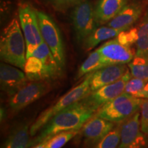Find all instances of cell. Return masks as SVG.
<instances>
[{
  "instance_id": "1",
  "label": "cell",
  "mask_w": 148,
  "mask_h": 148,
  "mask_svg": "<svg viewBox=\"0 0 148 148\" xmlns=\"http://www.w3.org/2000/svg\"><path fill=\"white\" fill-rule=\"evenodd\" d=\"M96 112L84 99L73 103L53 116L39 131L38 136L32 140L31 146L45 141L59 132L79 130Z\"/></svg>"
},
{
  "instance_id": "2",
  "label": "cell",
  "mask_w": 148,
  "mask_h": 148,
  "mask_svg": "<svg viewBox=\"0 0 148 148\" xmlns=\"http://www.w3.org/2000/svg\"><path fill=\"white\" fill-rule=\"evenodd\" d=\"M1 60L22 70L26 62V42L16 18H12L2 30L0 38Z\"/></svg>"
},
{
  "instance_id": "3",
  "label": "cell",
  "mask_w": 148,
  "mask_h": 148,
  "mask_svg": "<svg viewBox=\"0 0 148 148\" xmlns=\"http://www.w3.org/2000/svg\"><path fill=\"white\" fill-rule=\"evenodd\" d=\"M92 73L86 75V77L82 82L62 96L54 104L51 105L50 107L42 111L29 127L31 136H35L42 128V127L59 112L73 103L82 100L89 95L91 92L90 77Z\"/></svg>"
},
{
  "instance_id": "4",
  "label": "cell",
  "mask_w": 148,
  "mask_h": 148,
  "mask_svg": "<svg viewBox=\"0 0 148 148\" xmlns=\"http://www.w3.org/2000/svg\"><path fill=\"white\" fill-rule=\"evenodd\" d=\"M142 100L123 92L101 106L95 115L113 123H121L140 110Z\"/></svg>"
},
{
  "instance_id": "5",
  "label": "cell",
  "mask_w": 148,
  "mask_h": 148,
  "mask_svg": "<svg viewBox=\"0 0 148 148\" xmlns=\"http://www.w3.org/2000/svg\"><path fill=\"white\" fill-rule=\"evenodd\" d=\"M42 39L49 47L60 67L65 66V49L60 29L55 21L42 11H36Z\"/></svg>"
},
{
  "instance_id": "6",
  "label": "cell",
  "mask_w": 148,
  "mask_h": 148,
  "mask_svg": "<svg viewBox=\"0 0 148 148\" xmlns=\"http://www.w3.org/2000/svg\"><path fill=\"white\" fill-rule=\"evenodd\" d=\"M18 17L26 42V58L31 56L35 49L43 42L36 11L27 3L18 8Z\"/></svg>"
},
{
  "instance_id": "7",
  "label": "cell",
  "mask_w": 148,
  "mask_h": 148,
  "mask_svg": "<svg viewBox=\"0 0 148 148\" xmlns=\"http://www.w3.org/2000/svg\"><path fill=\"white\" fill-rule=\"evenodd\" d=\"M71 19L75 38L79 42H83L85 38L97 28L98 25L95 18V7L88 0L74 6Z\"/></svg>"
},
{
  "instance_id": "8",
  "label": "cell",
  "mask_w": 148,
  "mask_h": 148,
  "mask_svg": "<svg viewBox=\"0 0 148 148\" xmlns=\"http://www.w3.org/2000/svg\"><path fill=\"white\" fill-rule=\"evenodd\" d=\"M119 148H146L148 137L142 132L140 124V112L121 123Z\"/></svg>"
},
{
  "instance_id": "9",
  "label": "cell",
  "mask_w": 148,
  "mask_h": 148,
  "mask_svg": "<svg viewBox=\"0 0 148 148\" xmlns=\"http://www.w3.org/2000/svg\"><path fill=\"white\" fill-rule=\"evenodd\" d=\"M48 81H30L9 99V106L13 111H18L38 100L50 90Z\"/></svg>"
},
{
  "instance_id": "10",
  "label": "cell",
  "mask_w": 148,
  "mask_h": 148,
  "mask_svg": "<svg viewBox=\"0 0 148 148\" xmlns=\"http://www.w3.org/2000/svg\"><path fill=\"white\" fill-rule=\"evenodd\" d=\"M132 77L131 73L128 71L116 82L103 86L99 89L91 92L87 97L84 98V100L97 110L106 103L123 93L125 84Z\"/></svg>"
},
{
  "instance_id": "11",
  "label": "cell",
  "mask_w": 148,
  "mask_h": 148,
  "mask_svg": "<svg viewBox=\"0 0 148 148\" xmlns=\"http://www.w3.org/2000/svg\"><path fill=\"white\" fill-rule=\"evenodd\" d=\"M97 49L108 66L129 63L136 53L132 47L123 45L116 38L106 42Z\"/></svg>"
},
{
  "instance_id": "12",
  "label": "cell",
  "mask_w": 148,
  "mask_h": 148,
  "mask_svg": "<svg viewBox=\"0 0 148 148\" xmlns=\"http://www.w3.org/2000/svg\"><path fill=\"white\" fill-rule=\"evenodd\" d=\"M27 80L25 73L19 68L5 62L0 64L1 89L10 97L25 86Z\"/></svg>"
},
{
  "instance_id": "13",
  "label": "cell",
  "mask_w": 148,
  "mask_h": 148,
  "mask_svg": "<svg viewBox=\"0 0 148 148\" xmlns=\"http://www.w3.org/2000/svg\"><path fill=\"white\" fill-rule=\"evenodd\" d=\"M113 122L94 115L83 125L82 134L88 148H95L100 140L114 128Z\"/></svg>"
},
{
  "instance_id": "14",
  "label": "cell",
  "mask_w": 148,
  "mask_h": 148,
  "mask_svg": "<svg viewBox=\"0 0 148 148\" xmlns=\"http://www.w3.org/2000/svg\"><path fill=\"white\" fill-rule=\"evenodd\" d=\"M128 71L129 67H127L126 64H120L108 65L92 72L90 77L91 92L103 86L116 82Z\"/></svg>"
},
{
  "instance_id": "15",
  "label": "cell",
  "mask_w": 148,
  "mask_h": 148,
  "mask_svg": "<svg viewBox=\"0 0 148 148\" xmlns=\"http://www.w3.org/2000/svg\"><path fill=\"white\" fill-rule=\"evenodd\" d=\"M143 10V5L140 2L130 3L123 7L107 25L120 30L128 29L138 21Z\"/></svg>"
},
{
  "instance_id": "16",
  "label": "cell",
  "mask_w": 148,
  "mask_h": 148,
  "mask_svg": "<svg viewBox=\"0 0 148 148\" xmlns=\"http://www.w3.org/2000/svg\"><path fill=\"white\" fill-rule=\"evenodd\" d=\"M32 56L38 58L43 63L46 80L56 79L62 73V69L58 65L52 53L45 42H42L35 49Z\"/></svg>"
},
{
  "instance_id": "17",
  "label": "cell",
  "mask_w": 148,
  "mask_h": 148,
  "mask_svg": "<svg viewBox=\"0 0 148 148\" xmlns=\"http://www.w3.org/2000/svg\"><path fill=\"white\" fill-rule=\"evenodd\" d=\"M127 3V0H98L95 7L97 23H108Z\"/></svg>"
},
{
  "instance_id": "18",
  "label": "cell",
  "mask_w": 148,
  "mask_h": 148,
  "mask_svg": "<svg viewBox=\"0 0 148 148\" xmlns=\"http://www.w3.org/2000/svg\"><path fill=\"white\" fill-rule=\"evenodd\" d=\"M31 136L28 125H19L9 134L1 148H29L32 143Z\"/></svg>"
},
{
  "instance_id": "19",
  "label": "cell",
  "mask_w": 148,
  "mask_h": 148,
  "mask_svg": "<svg viewBox=\"0 0 148 148\" xmlns=\"http://www.w3.org/2000/svg\"><path fill=\"white\" fill-rule=\"evenodd\" d=\"M121 32L122 30L114 29L108 25L97 27L85 38L82 42L83 47L86 51L91 50L101 42L114 38Z\"/></svg>"
},
{
  "instance_id": "20",
  "label": "cell",
  "mask_w": 148,
  "mask_h": 148,
  "mask_svg": "<svg viewBox=\"0 0 148 148\" xmlns=\"http://www.w3.org/2000/svg\"><path fill=\"white\" fill-rule=\"evenodd\" d=\"M138 38L136 42V56L148 58V8L136 27Z\"/></svg>"
},
{
  "instance_id": "21",
  "label": "cell",
  "mask_w": 148,
  "mask_h": 148,
  "mask_svg": "<svg viewBox=\"0 0 148 148\" xmlns=\"http://www.w3.org/2000/svg\"><path fill=\"white\" fill-rule=\"evenodd\" d=\"M107 64L101 56L97 49L88 55L87 58L84 61V62L79 66L78 71L77 73L76 79L87 75L88 73L95 72L101 68L107 66Z\"/></svg>"
},
{
  "instance_id": "22",
  "label": "cell",
  "mask_w": 148,
  "mask_h": 148,
  "mask_svg": "<svg viewBox=\"0 0 148 148\" xmlns=\"http://www.w3.org/2000/svg\"><path fill=\"white\" fill-rule=\"evenodd\" d=\"M23 71L29 81H47L43 63L36 56H31L26 59Z\"/></svg>"
},
{
  "instance_id": "23",
  "label": "cell",
  "mask_w": 148,
  "mask_h": 148,
  "mask_svg": "<svg viewBox=\"0 0 148 148\" xmlns=\"http://www.w3.org/2000/svg\"><path fill=\"white\" fill-rule=\"evenodd\" d=\"M148 79L132 77L127 81L124 92L140 99H148V91L145 90V86Z\"/></svg>"
},
{
  "instance_id": "24",
  "label": "cell",
  "mask_w": 148,
  "mask_h": 148,
  "mask_svg": "<svg viewBox=\"0 0 148 148\" xmlns=\"http://www.w3.org/2000/svg\"><path fill=\"white\" fill-rule=\"evenodd\" d=\"M128 67L132 77L148 79V58L135 55Z\"/></svg>"
},
{
  "instance_id": "25",
  "label": "cell",
  "mask_w": 148,
  "mask_h": 148,
  "mask_svg": "<svg viewBox=\"0 0 148 148\" xmlns=\"http://www.w3.org/2000/svg\"><path fill=\"white\" fill-rule=\"evenodd\" d=\"M79 130L64 131L53 135L45 140L46 148H62L65 144L79 133Z\"/></svg>"
},
{
  "instance_id": "26",
  "label": "cell",
  "mask_w": 148,
  "mask_h": 148,
  "mask_svg": "<svg viewBox=\"0 0 148 148\" xmlns=\"http://www.w3.org/2000/svg\"><path fill=\"white\" fill-rule=\"evenodd\" d=\"M120 126L119 125L114 127L106 136L98 143L95 148H119L120 143Z\"/></svg>"
},
{
  "instance_id": "27",
  "label": "cell",
  "mask_w": 148,
  "mask_h": 148,
  "mask_svg": "<svg viewBox=\"0 0 148 148\" xmlns=\"http://www.w3.org/2000/svg\"><path fill=\"white\" fill-rule=\"evenodd\" d=\"M116 38L118 41L123 45L131 47L134 44H136V41H137V28L133 27V28L122 31L116 36Z\"/></svg>"
},
{
  "instance_id": "28",
  "label": "cell",
  "mask_w": 148,
  "mask_h": 148,
  "mask_svg": "<svg viewBox=\"0 0 148 148\" xmlns=\"http://www.w3.org/2000/svg\"><path fill=\"white\" fill-rule=\"evenodd\" d=\"M140 124L142 132L148 137V99H143L140 104Z\"/></svg>"
},
{
  "instance_id": "29",
  "label": "cell",
  "mask_w": 148,
  "mask_h": 148,
  "mask_svg": "<svg viewBox=\"0 0 148 148\" xmlns=\"http://www.w3.org/2000/svg\"><path fill=\"white\" fill-rule=\"evenodd\" d=\"M85 0H48L49 3L57 10H65L70 7L75 6Z\"/></svg>"
},
{
  "instance_id": "30",
  "label": "cell",
  "mask_w": 148,
  "mask_h": 148,
  "mask_svg": "<svg viewBox=\"0 0 148 148\" xmlns=\"http://www.w3.org/2000/svg\"><path fill=\"white\" fill-rule=\"evenodd\" d=\"M32 148H46L45 141H42L41 143L37 144V145L33 146Z\"/></svg>"
},
{
  "instance_id": "31",
  "label": "cell",
  "mask_w": 148,
  "mask_h": 148,
  "mask_svg": "<svg viewBox=\"0 0 148 148\" xmlns=\"http://www.w3.org/2000/svg\"><path fill=\"white\" fill-rule=\"evenodd\" d=\"M145 90H146V91H148V81H147V82L146 83V84L145 86Z\"/></svg>"
}]
</instances>
